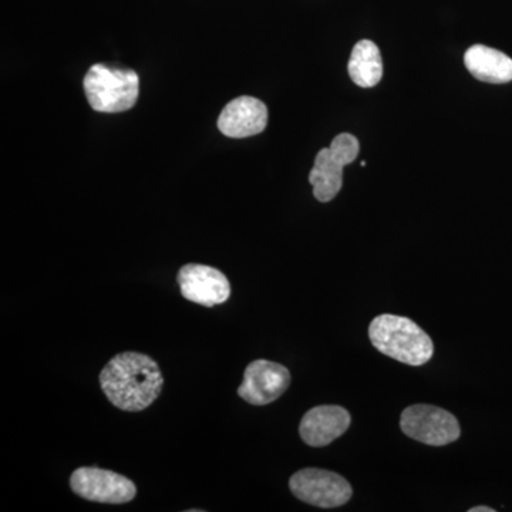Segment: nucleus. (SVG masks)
Returning a JSON list of instances; mask_svg holds the SVG:
<instances>
[{
	"instance_id": "f257e3e1",
	"label": "nucleus",
	"mask_w": 512,
	"mask_h": 512,
	"mask_svg": "<svg viewBox=\"0 0 512 512\" xmlns=\"http://www.w3.org/2000/svg\"><path fill=\"white\" fill-rule=\"evenodd\" d=\"M100 386L109 402L124 412H143L156 402L164 377L156 360L137 352L114 356L100 373Z\"/></svg>"
},
{
	"instance_id": "f03ea898",
	"label": "nucleus",
	"mask_w": 512,
	"mask_h": 512,
	"mask_svg": "<svg viewBox=\"0 0 512 512\" xmlns=\"http://www.w3.org/2000/svg\"><path fill=\"white\" fill-rule=\"evenodd\" d=\"M369 338L383 355L409 366H423L434 353L433 340L412 319L380 315L369 326Z\"/></svg>"
},
{
	"instance_id": "7ed1b4c3",
	"label": "nucleus",
	"mask_w": 512,
	"mask_h": 512,
	"mask_svg": "<svg viewBox=\"0 0 512 512\" xmlns=\"http://www.w3.org/2000/svg\"><path fill=\"white\" fill-rule=\"evenodd\" d=\"M84 92L94 111L123 113L136 106L140 79L134 70L94 64L84 77Z\"/></svg>"
},
{
	"instance_id": "20e7f679",
	"label": "nucleus",
	"mask_w": 512,
	"mask_h": 512,
	"mask_svg": "<svg viewBox=\"0 0 512 512\" xmlns=\"http://www.w3.org/2000/svg\"><path fill=\"white\" fill-rule=\"evenodd\" d=\"M359 141L352 134H339L329 148H323L315 158L309 183L320 202L332 201L342 190L343 168L359 156Z\"/></svg>"
},
{
	"instance_id": "39448f33",
	"label": "nucleus",
	"mask_w": 512,
	"mask_h": 512,
	"mask_svg": "<svg viewBox=\"0 0 512 512\" xmlns=\"http://www.w3.org/2000/svg\"><path fill=\"white\" fill-rule=\"evenodd\" d=\"M400 427L410 439L427 446H447L460 437V423L447 410L430 404H414L402 413Z\"/></svg>"
},
{
	"instance_id": "423d86ee",
	"label": "nucleus",
	"mask_w": 512,
	"mask_h": 512,
	"mask_svg": "<svg viewBox=\"0 0 512 512\" xmlns=\"http://www.w3.org/2000/svg\"><path fill=\"white\" fill-rule=\"evenodd\" d=\"M289 488L298 500L319 508L342 507L353 494L346 478L320 468H303L293 474Z\"/></svg>"
},
{
	"instance_id": "0eeeda50",
	"label": "nucleus",
	"mask_w": 512,
	"mask_h": 512,
	"mask_svg": "<svg viewBox=\"0 0 512 512\" xmlns=\"http://www.w3.org/2000/svg\"><path fill=\"white\" fill-rule=\"evenodd\" d=\"M74 494L101 504H126L137 495L136 484L114 471L99 467H80L70 477Z\"/></svg>"
},
{
	"instance_id": "6e6552de",
	"label": "nucleus",
	"mask_w": 512,
	"mask_h": 512,
	"mask_svg": "<svg viewBox=\"0 0 512 512\" xmlns=\"http://www.w3.org/2000/svg\"><path fill=\"white\" fill-rule=\"evenodd\" d=\"M291 372L281 363L258 359L249 363L238 396L254 406L274 403L291 386Z\"/></svg>"
},
{
	"instance_id": "1a4fd4ad",
	"label": "nucleus",
	"mask_w": 512,
	"mask_h": 512,
	"mask_svg": "<svg viewBox=\"0 0 512 512\" xmlns=\"http://www.w3.org/2000/svg\"><path fill=\"white\" fill-rule=\"evenodd\" d=\"M177 282L187 301L207 308L227 302L231 295L227 276L212 266L184 265L178 272Z\"/></svg>"
},
{
	"instance_id": "9d476101",
	"label": "nucleus",
	"mask_w": 512,
	"mask_h": 512,
	"mask_svg": "<svg viewBox=\"0 0 512 512\" xmlns=\"http://www.w3.org/2000/svg\"><path fill=\"white\" fill-rule=\"evenodd\" d=\"M268 126V109L261 100L242 96L232 100L222 110L218 128L224 136L247 138L262 133Z\"/></svg>"
},
{
	"instance_id": "9b49d317",
	"label": "nucleus",
	"mask_w": 512,
	"mask_h": 512,
	"mask_svg": "<svg viewBox=\"0 0 512 512\" xmlns=\"http://www.w3.org/2000/svg\"><path fill=\"white\" fill-rule=\"evenodd\" d=\"M350 414L345 407H313L303 416L299 434L311 447H325L339 439L350 426Z\"/></svg>"
},
{
	"instance_id": "f8f14e48",
	"label": "nucleus",
	"mask_w": 512,
	"mask_h": 512,
	"mask_svg": "<svg viewBox=\"0 0 512 512\" xmlns=\"http://www.w3.org/2000/svg\"><path fill=\"white\" fill-rule=\"evenodd\" d=\"M468 72L484 83L504 84L512 80V59L491 47L471 46L464 56Z\"/></svg>"
},
{
	"instance_id": "ddd939ff",
	"label": "nucleus",
	"mask_w": 512,
	"mask_h": 512,
	"mask_svg": "<svg viewBox=\"0 0 512 512\" xmlns=\"http://www.w3.org/2000/svg\"><path fill=\"white\" fill-rule=\"evenodd\" d=\"M349 76L353 83L363 89L375 87L383 77V60L379 47L372 40H360L353 47L348 64Z\"/></svg>"
},
{
	"instance_id": "4468645a",
	"label": "nucleus",
	"mask_w": 512,
	"mask_h": 512,
	"mask_svg": "<svg viewBox=\"0 0 512 512\" xmlns=\"http://www.w3.org/2000/svg\"><path fill=\"white\" fill-rule=\"evenodd\" d=\"M493 508L484 507V505H480V507H473L468 510V512H494Z\"/></svg>"
}]
</instances>
